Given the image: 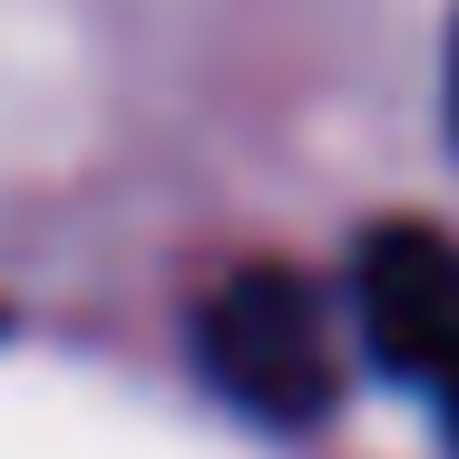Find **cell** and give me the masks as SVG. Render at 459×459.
Here are the masks:
<instances>
[{"label": "cell", "mask_w": 459, "mask_h": 459, "mask_svg": "<svg viewBox=\"0 0 459 459\" xmlns=\"http://www.w3.org/2000/svg\"><path fill=\"white\" fill-rule=\"evenodd\" d=\"M195 362L264 430H313L333 411V391H342L323 303H313V283L293 264H235L215 283L205 313H195Z\"/></svg>", "instance_id": "cell-1"}, {"label": "cell", "mask_w": 459, "mask_h": 459, "mask_svg": "<svg viewBox=\"0 0 459 459\" xmlns=\"http://www.w3.org/2000/svg\"><path fill=\"white\" fill-rule=\"evenodd\" d=\"M362 333L459 430V245L440 225H381L362 245Z\"/></svg>", "instance_id": "cell-2"}, {"label": "cell", "mask_w": 459, "mask_h": 459, "mask_svg": "<svg viewBox=\"0 0 459 459\" xmlns=\"http://www.w3.org/2000/svg\"><path fill=\"white\" fill-rule=\"evenodd\" d=\"M450 117H459V49H450Z\"/></svg>", "instance_id": "cell-3"}]
</instances>
